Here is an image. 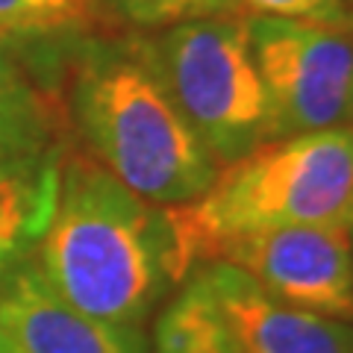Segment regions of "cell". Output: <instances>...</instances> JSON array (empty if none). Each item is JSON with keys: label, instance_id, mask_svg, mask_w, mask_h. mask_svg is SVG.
<instances>
[{"label": "cell", "instance_id": "obj_15", "mask_svg": "<svg viewBox=\"0 0 353 353\" xmlns=\"http://www.w3.org/2000/svg\"><path fill=\"white\" fill-rule=\"evenodd\" d=\"M0 353H15L12 341H9V336H6V330H3V327H0Z\"/></svg>", "mask_w": 353, "mask_h": 353}, {"label": "cell", "instance_id": "obj_2", "mask_svg": "<svg viewBox=\"0 0 353 353\" xmlns=\"http://www.w3.org/2000/svg\"><path fill=\"white\" fill-rule=\"evenodd\" d=\"M65 103L88 157L150 203L183 206L212 185L218 162L174 103L148 36L85 41Z\"/></svg>", "mask_w": 353, "mask_h": 353}, {"label": "cell", "instance_id": "obj_7", "mask_svg": "<svg viewBox=\"0 0 353 353\" xmlns=\"http://www.w3.org/2000/svg\"><path fill=\"white\" fill-rule=\"evenodd\" d=\"M0 327L15 353H150L145 330L109 324L65 303L32 256L0 277Z\"/></svg>", "mask_w": 353, "mask_h": 353}, {"label": "cell", "instance_id": "obj_16", "mask_svg": "<svg viewBox=\"0 0 353 353\" xmlns=\"http://www.w3.org/2000/svg\"><path fill=\"white\" fill-rule=\"evenodd\" d=\"M347 15H350V36H353V0H347Z\"/></svg>", "mask_w": 353, "mask_h": 353}, {"label": "cell", "instance_id": "obj_8", "mask_svg": "<svg viewBox=\"0 0 353 353\" xmlns=\"http://www.w3.org/2000/svg\"><path fill=\"white\" fill-rule=\"evenodd\" d=\"M245 353H353V324L285 306L230 262L201 265Z\"/></svg>", "mask_w": 353, "mask_h": 353}, {"label": "cell", "instance_id": "obj_1", "mask_svg": "<svg viewBox=\"0 0 353 353\" xmlns=\"http://www.w3.org/2000/svg\"><path fill=\"white\" fill-rule=\"evenodd\" d=\"M32 259L65 303L139 330L194 271L171 206L150 203L85 150L68 148L53 218Z\"/></svg>", "mask_w": 353, "mask_h": 353}, {"label": "cell", "instance_id": "obj_10", "mask_svg": "<svg viewBox=\"0 0 353 353\" xmlns=\"http://www.w3.org/2000/svg\"><path fill=\"white\" fill-rule=\"evenodd\" d=\"M12 41L0 39V153L59 150L65 148L59 106Z\"/></svg>", "mask_w": 353, "mask_h": 353}, {"label": "cell", "instance_id": "obj_17", "mask_svg": "<svg viewBox=\"0 0 353 353\" xmlns=\"http://www.w3.org/2000/svg\"><path fill=\"white\" fill-rule=\"evenodd\" d=\"M350 241H353V215H350Z\"/></svg>", "mask_w": 353, "mask_h": 353}, {"label": "cell", "instance_id": "obj_13", "mask_svg": "<svg viewBox=\"0 0 353 353\" xmlns=\"http://www.w3.org/2000/svg\"><path fill=\"white\" fill-rule=\"evenodd\" d=\"M88 18L92 0H0V32L9 39L71 32Z\"/></svg>", "mask_w": 353, "mask_h": 353}, {"label": "cell", "instance_id": "obj_14", "mask_svg": "<svg viewBox=\"0 0 353 353\" xmlns=\"http://www.w3.org/2000/svg\"><path fill=\"white\" fill-rule=\"evenodd\" d=\"M241 12L350 32L347 0H241Z\"/></svg>", "mask_w": 353, "mask_h": 353}, {"label": "cell", "instance_id": "obj_9", "mask_svg": "<svg viewBox=\"0 0 353 353\" xmlns=\"http://www.w3.org/2000/svg\"><path fill=\"white\" fill-rule=\"evenodd\" d=\"M62 150L0 153V277L32 256L53 218Z\"/></svg>", "mask_w": 353, "mask_h": 353}, {"label": "cell", "instance_id": "obj_3", "mask_svg": "<svg viewBox=\"0 0 353 353\" xmlns=\"http://www.w3.org/2000/svg\"><path fill=\"white\" fill-rule=\"evenodd\" d=\"M194 268L230 241L289 227L347 224L353 215V127L262 141L221 165L192 203L171 206Z\"/></svg>", "mask_w": 353, "mask_h": 353}, {"label": "cell", "instance_id": "obj_5", "mask_svg": "<svg viewBox=\"0 0 353 353\" xmlns=\"http://www.w3.org/2000/svg\"><path fill=\"white\" fill-rule=\"evenodd\" d=\"M268 97V141L353 127V36L301 21L248 15Z\"/></svg>", "mask_w": 353, "mask_h": 353}, {"label": "cell", "instance_id": "obj_11", "mask_svg": "<svg viewBox=\"0 0 353 353\" xmlns=\"http://www.w3.org/2000/svg\"><path fill=\"white\" fill-rule=\"evenodd\" d=\"M150 353H245L201 268L159 312Z\"/></svg>", "mask_w": 353, "mask_h": 353}, {"label": "cell", "instance_id": "obj_4", "mask_svg": "<svg viewBox=\"0 0 353 353\" xmlns=\"http://www.w3.org/2000/svg\"><path fill=\"white\" fill-rule=\"evenodd\" d=\"M183 118L221 165L268 141V97L253 59L248 15H221L148 39Z\"/></svg>", "mask_w": 353, "mask_h": 353}, {"label": "cell", "instance_id": "obj_18", "mask_svg": "<svg viewBox=\"0 0 353 353\" xmlns=\"http://www.w3.org/2000/svg\"><path fill=\"white\" fill-rule=\"evenodd\" d=\"M0 39H9V36H3V32H0Z\"/></svg>", "mask_w": 353, "mask_h": 353}, {"label": "cell", "instance_id": "obj_6", "mask_svg": "<svg viewBox=\"0 0 353 353\" xmlns=\"http://www.w3.org/2000/svg\"><path fill=\"white\" fill-rule=\"evenodd\" d=\"M230 262L285 306L353 324V241L347 224L289 227L221 248Z\"/></svg>", "mask_w": 353, "mask_h": 353}, {"label": "cell", "instance_id": "obj_12", "mask_svg": "<svg viewBox=\"0 0 353 353\" xmlns=\"http://www.w3.org/2000/svg\"><path fill=\"white\" fill-rule=\"evenodd\" d=\"M121 24L132 30H168L176 24L221 15H245L241 0H101Z\"/></svg>", "mask_w": 353, "mask_h": 353}]
</instances>
